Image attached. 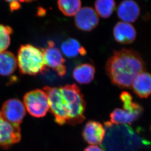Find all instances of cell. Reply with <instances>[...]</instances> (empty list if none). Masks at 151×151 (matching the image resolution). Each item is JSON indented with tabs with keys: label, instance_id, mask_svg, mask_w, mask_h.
I'll use <instances>...</instances> for the list:
<instances>
[{
	"label": "cell",
	"instance_id": "1",
	"mask_svg": "<svg viewBox=\"0 0 151 151\" xmlns=\"http://www.w3.org/2000/svg\"><path fill=\"white\" fill-rule=\"evenodd\" d=\"M43 90L48 96L50 110L58 125H75L84 121L86 101L77 85L46 86Z\"/></svg>",
	"mask_w": 151,
	"mask_h": 151
},
{
	"label": "cell",
	"instance_id": "2",
	"mask_svg": "<svg viewBox=\"0 0 151 151\" xmlns=\"http://www.w3.org/2000/svg\"><path fill=\"white\" fill-rule=\"evenodd\" d=\"M145 69V63L140 54L127 49L115 51L106 65V74L111 83L122 89L131 88L137 76Z\"/></svg>",
	"mask_w": 151,
	"mask_h": 151
},
{
	"label": "cell",
	"instance_id": "3",
	"mask_svg": "<svg viewBox=\"0 0 151 151\" xmlns=\"http://www.w3.org/2000/svg\"><path fill=\"white\" fill-rule=\"evenodd\" d=\"M17 62L20 71L23 74L36 75L47 70L42 50L31 44L21 45Z\"/></svg>",
	"mask_w": 151,
	"mask_h": 151
},
{
	"label": "cell",
	"instance_id": "4",
	"mask_svg": "<svg viewBox=\"0 0 151 151\" xmlns=\"http://www.w3.org/2000/svg\"><path fill=\"white\" fill-rule=\"evenodd\" d=\"M24 105L29 114L35 117H43L50 110L48 96L44 90L35 89L25 94Z\"/></svg>",
	"mask_w": 151,
	"mask_h": 151
},
{
	"label": "cell",
	"instance_id": "5",
	"mask_svg": "<svg viewBox=\"0 0 151 151\" xmlns=\"http://www.w3.org/2000/svg\"><path fill=\"white\" fill-rule=\"evenodd\" d=\"M42 51L47 67L52 69L60 77L64 76L67 71L65 60L60 51L55 47V43L49 41L48 46Z\"/></svg>",
	"mask_w": 151,
	"mask_h": 151
},
{
	"label": "cell",
	"instance_id": "6",
	"mask_svg": "<svg viewBox=\"0 0 151 151\" xmlns=\"http://www.w3.org/2000/svg\"><path fill=\"white\" fill-rule=\"evenodd\" d=\"M21 139L19 126L13 125L3 117L0 111V148L7 149Z\"/></svg>",
	"mask_w": 151,
	"mask_h": 151
},
{
	"label": "cell",
	"instance_id": "7",
	"mask_svg": "<svg viewBox=\"0 0 151 151\" xmlns=\"http://www.w3.org/2000/svg\"><path fill=\"white\" fill-rule=\"evenodd\" d=\"M1 112L6 120L12 124L19 126L25 117L26 109L20 100L12 98L4 102Z\"/></svg>",
	"mask_w": 151,
	"mask_h": 151
},
{
	"label": "cell",
	"instance_id": "8",
	"mask_svg": "<svg viewBox=\"0 0 151 151\" xmlns=\"http://www.w3.org/2000/svg\"><path fill=\"white\" fill-rule=\"evenodd\" d=\"M99 23L98 15L92 7L85 6L81 8L75 15V26L81 31L90 32L94 29Z\"/></svg>",
	"mask_w": 151,
	"mask_h": 151
},
{
	"label": "cell",
	"instance_id": "9",
	"mask_svg": "<svg viewBox=\"0 0 151 151\" xmlns=\"http://www.w3.org/2000/svg\"><path fill=\"white\" fill-rule=\"evenodd\" d=\"M105 134L106 131L103 126L96 121H89L83 129V138L90 145H99L102 144Z\"/></svg>",
	"mask_w": 151,
	"mask_h": 151
},
{
	"label": "cell",
	"instance_id": "10",
	"mask_svg": "<svg viewBox=\"0 0 151 151\" xmlns=\"http://www.w3.org/2000/svg\"><path fill=\"white\" fill-rule=\"evenodd\" d=\"M140 13L139 6L134 0H124L118 7L117 15L122 22L128 23L135 22Z\"/></svg>",
	"mask_w": 151,
	"mask_h": 151
},
{
	"label": "cell",
	"instance_id": "11",
	"mask_svg": "<svg viewBox=\"0 0 151 151\" xmlns=\"http://www.w3.org/2000/svg\"><path fill=\"white\" fill-rule=\"evenodd\" d=\"M113 33L115 40L122 44L132 43L137 37L135 28L126 22H118L114 27Z\"/></svg>",
	"mask_w": 151,
	"mask_h": 151
},
{
	"label": "cell",
	"instance_id": "12",
	"mask_svg": "<svg viewBox=\"0 0 151 151\" xmlns=\"http://www.w3.org/2000/svg\"><path fill=\"white\" fill-rule=\"evenodd\" d=\"M134 93L140 98H147L151 95V74L143 71L134 80L131 86Z\"/></svg>",
	"mask_w": 151,
	"mask_h": 151
},
{
	"label": "cell",
	"instance_id": "13",
	"mask_svg": "<svg viewBox=\"0 0 151 151\" xmlns=\"http://www.w3.org/2000/svg\"><path fill=\"white\" fill-rule=\"evenodd\" d=\"M95 68L89 63L79 64L73 71V78L77 83L81 84L90 83L94 78Z\"/></svg>",
	"mask_w": 151,
	"mask_h": 151
},
{
	"label": "cell",
	"instance_id": "14",
	"mask_svg": "<svg viewBox=\"0 0 151 151\" xmlns=\"http://www.w3.org/2000/svg\"><path fill=\"white\" fill-rule=\"evenodd\" d=\"M142 113L129 112L119 108L115 109L110 114L112 124H132L139 118Z\"/></svg>",
	"mask_w": 151,
	"mask_h": 151
},
{
	"label": "cell",
	"instance_id": "15",
	"mask_svg": "<svg viewBox=\"0 0 151 151\" xmlns=\"http://www.w3.org/2000/svg\"><path fill=\"white\" fill-rule=\"evenodd\" d=\"M17 66V58L13 53L9 51L0 53V75H11L16 70Z\"/></svg>",
	"mask_w": 151,
	"mask_h": 151
},
{
	"label": "cell",
	"instance_id": "16",
	"mask_svg": "<svg viewBox=\"0 0 151 151\" xmlns=\"http://www.w3.org/2000/svg\"><path fill=\"white\" fill-rule=\"evenodd\" d=\"M63 54L69 58H73L78 55L83 56L86 54V49L82 46L80 42L74 38H68L61 44Z\"/></svg>",
	"mask_w": 151,
	"mask_h": 151
},
{
	"label": "cell",
	"instance_id": "17",
	"mask_svg": "<svg viewBox=\"0 0 151 151\" xmlns=\"http://www.w3.org/2000/svg\"><path fill=\"white\" fill-rule=\"evenodd\" d=\"M81 0H58L60 11L66 16H74L81 9Z\"/></svg>",
	"mask_w": 151,
	"mask_h": 151
},
{
	"label": "cell",
	"instance_id": "18",
	"mask_svg": "<svg viewBox=\"0 0 151 151\" xmlns=\"http://www.w3.org/2000/svg\"><path fill=\"white\" fill-rule=\"evenodd\" d=\"M115 6L114 0H96L95 3L96 13L103 18H107L111 15Z\"/></svg>",
	"mask_w": 151,
	"mask_h": 151
},
{
	"label": "cell",
	"instance_id": "19",
	"mask_svg": "<svg viewBox=\"0 0 151 151\" xmlns=\"http://www.w3.org/2000/svg\"><path fill=\"white\" fill-rule=\"evenodd\" d=\"M120 99L123 104L124 110L129 112H137L142 113L143 109L139 104L132 101V97L130 93L123 91L121 93Z\"/></svg>",
	"mask_w": 151,
	"mask_h": 151
},
{
	"label": "cell",
	"instance_id": "20",
	"mask_svg": "<svg viewBox=\"0 0 151 151\" xmlns=\"http://www.w3.org/2000/svg\"><path fill=\"white\" fill-rule=\"evenodd\" d=\"M13 32L10 27L0 24V53L3 52L10 45V35Z\"/></svg>",
	"mask_w": 151,
	"mask_h": 151
},
{
	"label": "cell",
	"instance_id": "21",
	"mask_svg": "<svg viewBox=\"0 0 151 151\" xmlns=\"http://www.w3.org/2000/svg\"><path fill=\"white\" fill-rule=\"evenodd\" d=\"M83 151H105L98 145H90L86 147Z\"/></svg>",
	"mask_w": 151,
	"mask_h": 151
},
{
	"label": "cell",
	"instance_id": "22",
	"mask_svg": "<svg viewBox=\"0 0 151 151\" xmlns=\"http://www.w3.org/2000/svg\"><path fill=\"white\" fill-rule=\"evenodd\" d=\"M6 1L9 2L10 4L13 3H24V2H31L32 1L34 0H5Z\"/></svg>",
	"mask_w": 151,
	"mask_h": 151
}]
</instances>
